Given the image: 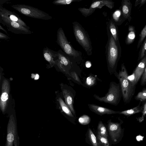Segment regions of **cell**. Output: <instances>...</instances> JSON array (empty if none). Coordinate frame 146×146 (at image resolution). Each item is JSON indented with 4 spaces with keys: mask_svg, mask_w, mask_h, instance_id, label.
Segmentation results:
<instances>
[{
    "mask_svg": "<svg viewBox=\"0 0 146 146\" xmlns=\"http://www.w3.org/2000/svg\"><path fill=\"white\" fill-rule=\"evenodd\" d=\"M89 109L98 115H102L104 114H119L120 111H115L112 110L101 107L93 104H88Z\"/></svg>",
    "mask_w": 146,
    "mask_h": 146,
    "instance_id": "obj_15",
    "label": "cell"
},
{
    "mask_svg": "<svg viewBox=\"0 0 146 146\" xmlns=\"http://www.w3.org/2000/svg\"><path fill=\"white\" fill-rule=\"evenodd\" d=\"M108 40L106 45V54L108 70L110 73L118 74L116 70L121 55V48L119 41H116L107 28Z\"/></svg>",
    "mask_w": 146,
    "mask_h": 146,
    "instance_id": "obj_1",
    "label": "cell"
},
{
    "mask_svg": "<svg viewBox=\"0 0 146 146\" xmlns=\"http://www.w3.org/2000/svg\"><path fill=\"white\" fill-rule=\"evenodd\" d=\"M143 107L140 106V103L137 106L130 109L120 111L119 114L127 116H129L139 113H142Z\"/></svg>",
    "mask_w": 146,
    "mask_h": 146,
    "instance_id": "obj_21",
    "label": "cell"
},
{
    "mask_svg": "<svg viewBox=\"0 0 146 146\" xmlns=\"http://www.w3.org/2000/svg\"><path fill=\"white\" fill-rule=\"evenodd\" d=\"M143 137L140 136H138L137 137V139L138 141H139L141 140H142Z\"/></svg>",
    "mask_w": 146,
    "mask_h": 146,
    "instance_id": "obj_41",
    "label": "cell"
},
{
    "mask_svg": "<svg viewBox=\"0 0 146 146\" xmlns=\"http://www.w3.org/2000/svg\"><path fill=\"white\" fill-rule=\"evenodd\" d=\"M10 88L9 81L6 79H4L2 83L0 100V108L3 113L5 112L7 106Z\"/></svg>",
    "mask_w": 146,
    "mask_h": 146,
    "instance_id": "obj_10",
    "label": "cell"
},
{
    "mask_svg": "<svg viewBox=\"0 0 146 146\" xmlns=\"http://www.w3.org/2000/svg\"><path fill=\"white\" fill-rule=\"evenodd\" d=\"M79 123L82 125H86L89 124L90 121V118L87 115H83L78 119Z\"/></svg>",
    "mask_w": 146,
    "mask_h": 146,
    "instance_id": "obj_32",
    "label": "cell"
},
{
    "mask_svg": "<svg viewBox=\"0 0 146 146\" xmlns=\"http://www.w3.org/2000/svg\"><path fill=\"white\" fill-rule=\"evenodd\" d=\"M146 37V25L141 31L139 35V39L137 46V49H138L140 47Z\"/></svg>",
    "mask_w": 146,
    "mask_h": 146,
    "instance_id": "obj_25",
    "label": "cell"
},
{
    "mask_svg": "<svg viewBox=\"0 0 146 146\" xmlns=\"http://www.w3.org/2000/svg\"><path fill=\"white\" fill-rule=\"evenodd\" d=\"M122 96L120 83L113 82L110 83L108 91L104 96L100 97L95 94L94 95V98L98 101L115 106L119 103Z\"/></svg>",
    "mask_w": 146,
    "mask_h": 146,
    "instance_id": "obj_5",
    "label": "cell"
},
{
    "mask_svg": "<svg viewBox=\"0 0 146 146\" xmlns=\"http://www.w3.org/2000/svg\"><path fill=\"white\" fill-rule=\"evenodd\" d=\"M56 42L63 52L74 58L76 62L78 63L82 60V52L74 48L68 40L61 27L59 28L57 31Z\"/></svg>",
    "mask_w": 146,
    "mask_h": 146,
    "instance_id": "obj_3",
    "label": "cell"
},
{
    "mask_svg": "<svg viewBox=\"0 0 146 146\" xmlns=\"http://www.w3.org/2000/svg\"><path fill=\"white\" fill-rule=\"evenodd\" d=\"M116 77L119 81L124 102L128 103L134 94L136 84L129 78L124 63L122 64L121 70Z\"/></svg>",
    "mask_w": 146,
    "mask_h": 146,
    "instance_id": "obj_2",
    "label": "cell"
},
{
    "mask_svg": "<svg viewBox=\"0 0 146 146\" xmlns=\"http://www.w3.org/2000/svg\"><path fill=\"white\" fill-rule=\"evenodd\" d=\"M146 64V55L139 62L132 74L129 76L136 84L142 76Z\"/></svg>",
    "mask_w": 146,
    "mask_h": 146,
    "instance_id": "obj_12",
    "label": "cell"
},
{
    "mask_svg": "<svg viewBox=\"0 0 146 146\" xmlns=\"http://www.w3.org/2000/svg\"><path fill=\"white\" fill-rule=\"evenodd\" d=\"M143 107V110L142 112V115L141 117L138 118L139 121L141 122L144 119L145 116L146 115V102L145 103Z\"/></svg>",
    "mask_w": 146,
    "mask_h": 146,
    "instance_id": "obj_36",
    "label": "cell"
},
{
    "mask_svg": "<svg viewBox=\"0 0 146 146\" xmlns=\"http://www.w3.org/2000/svg\"><path fill=\"white\" fill-rule=\"evenodd\" d=\"M146 2V0H136L135 2V6L136 7L137 6L140 5L139 7H140L144 5Z\"/></svg>",
    "mask_w": 146,
    "mask_h": 146,
    "instance_id": "obj_37",
    "label": "cell"
},
{
    "mask_svg": "<svg viewBox=\"0 0 146 146\" xmlns=\"http://www.w3.org/2000/svg\"><path fill=\"white\" fill-rule=\"evenodd\" d=\"M58 57L56 61V65L60 70L69 76V71L76 65V61L74 58L68 56L61 50L58 51Z\"/></svg>",
    "mask_w": 146,
    "mask_h": 146,
    "instance_id": "obj_7",
    "label": "cell"
},
{
    "mask_svg": "<svg viewBox=\"0 0 146 146\" xmlns=\"http://www.w3.org/2000/svg\"><path fill=\"white\" fill-rule=\"evenodd\" d=\"M10 38L7 35H6L1 32H0V38L2 39L7 40Z\"/></svg>",
    "mask_w": 146,
    "mask_h": 146,
    "instance_id": "obj_38",
    "label": "cell"
},
{
    "mask_svg": "<svg viewBox=\"0 0 146 146\" xmlns=\"http://www.w3.org/2000/svg\"><path fill=\"white\" fill-rule=\"evenodd\" d=\"M146 55V37L141 45L139 52L138 61H139Z\"/></svg>",
    "mask_w": 146,
    "mask_h": 146,
    "instance_id": "obj_24",
    "label": "cell"
},
{
    "mask_svg": "<svg viewBox=\"0 0 146 146\" xmlns=\"http://www.w3.org/2000/svg\"><path fill=\"white\" fill-rule=\"evenodd\" d=\"M91 65V63L89 61H87L86 64V66L87 68L90 67Z\"/></svg>",
    "mask_w": 146,
    "mask_h": 146,
    "instance_id": "obj_39",
    "label": "cell"
},
{
    "mask_svg": "<svg viewBox=\"0 0 146 146\" xmlns=\"http://www.w3.org/2000/svg\"><path fill=\"white\" fill-rule=\"evenodd\" d=\"M128 32L125 39V43L129 45L133 43L135 37V27L132 25H129L128 28Z\"/></svg>",
    "mask_w": 146,
    "mask_h": 146,
    "instance_id": "obj_20",
    "label": "cell"
},
{
    "mask_svg": "<svg viewBox=\"0 0 146 146\" xmlns=\"http://www.w3.org/2000/svg\"><path fill=\"white\" fill-rule=\"evenodd\" d=\"M0 23L5 26L8 31L17 34H30L33 33L30 29L19 23L0 16Z\"/></svg>",
    "mask_w": 146,
    "mask_h": 146,
    "instance_id": "obj_9",
    "label": "cell"
},
{
    "mask_svg": "<svg viewBox=\"0 0 146 146\" xmlns=\"http://www.w3.org/2000/svg\"><path fill=\"white\" fill-rule=\"evenodd\" d=\"M42 53L44 59L49 63L50 67L55 65L58 57L57 51H54L45 46L43 49Z\"/></svg>",
    "mask_w": 146,
    "mask_h": 146,
    "instance_id": "obj_13",
    "label": "cell"
},
{
    "mask_svg": "<svg viewBox=\"0 0 146 146\" xmlns=\"http://www.w3.org/2000/svg\"><path fill=\"white\" fill-rule=\"evenodd\" d=\"M82 0H56L52 2V3L57 5H68L74 2H79Z\"/></svg>",
    "mask_w": 146,
    "mask_h": 146,
    "instance_id": "obj_27",
    "label": "cell"
},
{
    "mask_svg": "<svg viewBox=\"0 0 146 146\" xmlns=\"http://www.w3.org/2000/svg\"><path fill=\"white\" fill-rule=\"evenodd\" d=\"M132 4L129 0H122L121 2V12L122 16L125 19H128L130 22Z\"/></svg>",
    "mask_w": 146,
    "mask_h": 146,
    "instance_id": "obj_16",
    "label": "cell"
},
{
    "mask_svg": "<svg viewBox=\"0 0 146 146\" xmlns=\"http://www.w3.org/2000/svg\"><path fill=\"white\" fill-rule=\"evenodd\" d=\"M13 143L15 146H19L16 121L12 114L10 116L7 125L6 140L5 146H13Z\"/></svg>",
    "mask_w": 146,
    "mask_h": 146,
    "instance_id": "obj_8",
    "label": "cell"
},
{
    "mask_svg": "<svg viewBox=\"0 0 146 146\" xmlns=\"http://www.w3.org/2000/svg\"><path fill=\"white\" fill-rule=\"evenodd\" d=\"M97 142L102 146H110L109 141L107 138L102 137L97 135Z\"/></svg>",
    "mask_w": 146,
    "mask_h": 146,
    "instance_id": "obj_30",
    "label": "cell"
},
{
    "mask_svg": "<svg viewBox=\"0 0 146 146\" xmlns=\"http://www.w3.org/2000/svg\"><path fill=\"white\" fill-rule=\"evenodd\" d=\"M69 76L77 82L81 84V81L77 74L75 72H71L70 73Z\"/></svg>",
    "mask_w": 146,
    "mask_h": 146,
    "instance_id": "obj_34",
    "label": "cell"
},
{
    "mask_svg": "<svg viewBox=\"0 0 146 146\" xmlns=\"http://www.w3.org/2000/svg\"><path fill=\"white\" fill-rule=\"evenodd\" d=\"M11 6L22 14L27 17L44 20L52 19V17L48 14L30 6L24 4H16L12 5Z\"/></svg>",
    "mask_w": 146,
    "mask_h": 146,
    "instance_id": "obj_6",
    "label": "cell"
},
{
    "mask_svg": "<svg viewBox=\"0 0 146 146\" xmlns=\"http://www.w3.org/2000/svg\"><path fill=\"white\" fill-rule=\"evenodd\" d=\"M88 134L89 140L93 146H98V144L96 137L91 129L90 128H89L88 130Z\"/></svg>",
    "mask_w": 146,
    "mask_h": 146,
    "instance_id": "obj_28",
    "label": "cell"
},
{
    "mask_svg": "<svg viewBox=\"0 0 146 146\" xmlns=\"http://www.w3.org/2000/svg\"><path fill=\"white\" fill-rule=\"evenodd\" d=\"M97 135L106 138H107L108 137L106 128L101 121H100L98 123Z\"/></svg>",
    "mask_w": 146,
    "mask_h": 146,
    "instance_id": "obj_23",
    "label": "cell"
},
{
    "mask_svg": "<svg viewBox=\"0 0 146 146\" xmlns=\"http://www.w3.org/2000/svg\"><path fill=\"white\" fill-rule=\"evenodd\" d=\"M108 128L109 135L112 140L117 141L121 133V128L119 124L110 121L108 123Z\"/></svg>",
    "mask_w": 146,
    "mask_h": 146,
    "instance_id": "obj_14",
    "label": "cell"
},
{
    "mask_svg": "<svg viewBox=\"0 0 146 146\" xmlns=\"http://www.w3.org/2000/svg\"><path fill=\"white\" fill-rule=\"evenodd\" d=\"M122 15L121 11L117 10L115 11L112 15V20L117 25L120 22V17Z\"/></svg>",
    "mask_w": 146,
    "mask_h": 146,
    "instance_id": "obj_29",
    "label": "cell"
},
{
    "mask_svg": "<svg viewBox=\"0 0 146 146\" xmlns=\"http://www.w3.org/2000/svg\"><path fill=\"white\" fill-rule=\"evenodd\" d=\"M107 28H108L114 39L116 41L119 40L118 30L117 25L111 19L107 22Z\"/></svg>",
    "mask_w": 146,
    "mask_h": 146,
    "instance_id": "obj_19",
    "label": "cell"
},
{
    "mask_svg": "<svg viewBox=\"0 0 146 146\" xmlns=\"http://www.w3.org/2000/svg\"><path fill=\"white\" fill-rule=\"evenodd\" d=\"M58 101L62 111L68 116L73 117L72 113L62 99L61 98H59Z\"/></svg>",
    "mask_w": 146,
    "mask_h": 146,
    "instance_id": "obj_22",
    "label": "cell"
},
{
    "mask_svg": "<svg viewBox=\"0 0 146 146\" xmlns=\"http://www.w3.org/2000/svg\"><path fill=\"white\" fill-rule=\"evenodd\" d=\"M140 83L141 86H144L146 84V64L144 72L141 76Z\"/></svg>",
    "mask_w": 146,
    "mask_h": 146,
    "instance_id": "obj_35",
    "label": "cell"
},
{
    "mask_svg": "<svg viewBox=\"0 0 146 146\" xmlns=\"http://www.w3.org/2000/svg\"><path fill=\"white\" fill-rule=\"evenodd\" d=\"M0 29L4 31L6 34H8V33L6 30L4 29L1 25H0Z\"/></svg>",
    "mask_w": 146,
    "mask_h": 146,
    "instance_id": "obj_40",
    "label": "cell"
},
{
    "mask_svg": "<svg viewBox=\"0 0 146 146\" xmlns=\"http://www.w3.org/2000/svg\"><path fill=\"white\" fill-rule=\"evenodd\" d=\"M78 10L81 12L83 15L86 17L92 15L95 11L96 9L80 7L78 8Z\"/></svg>",
    "mask_w": 146,
    "mask_h": 146,
    "instance_id": "obj_26",
    "label": "cell"
},
{
    "mask_svg": "<svg viewBox=\"0 0 146 146\" xmlns=\"http://www.w3.org/2000/svg\"><path fill=\"white\" fill-rule=\"evenodd\" d=\"M135 99L140 101L146 100V88L143 89L142 91L139 92L136 96Z\"/></svg>",
    "mask_w": 146,
    "mask_h": 146,
    "instance_id": "obj_31",
    "label": "cell"
},
{
    "mask_svg": "<svg viewBox=\"0 0 146 146\" xmlns=\"http://www.w3.org/2000/svg\"><path fill=\"white\" fill-rule=\"evenodd\" d=\"M96 82V79L92 76H90L86 79V83L88 86H92L94 85Z\"/></svg>",
    "mask_w": 146,
    "mask_h": 146,
    "instance_id": "obj_33",
    "label": "cell"
},
{
    "mask_svg": "<svg viewBox=\"0 0 146 146\" xmlns=\"http://www.w3.org/2000/svg\"><path fill=\"white\" fill-rule=\"evenodd\" d=\"M61 88L66 104L68 107L72 114L75 115V111L73 106V98L72 92L69 90L63 88L61 86Z\"/></svg>",
    "mask_w": 146,
    "mask_h": 146,
    "instance_id": "obj_17",
    "label": "cell"
},
{
    "mask_svg": "<svg viewBox=\"0 0 146 146\" xmlns=\"http://www.w3.org/2000/svg\"><path fill=\"white\" fill-rule=\"evenodd\" d=\"M114 2L111 0H102L97 1L93 3L89 8L96 9L97 8L101 9L103 6H106L110 9L114 7Z\"/></svg>",
    "mask_w": 146,
    "mask_h": 146,
    "instance_id": "obj_18",
    "label": "cell"
},
{
    "mask_svg": "<svg viewBox=\"0 0 146 146\" xmlns=\"http://www.w3.org/2000/svg\"><path fill=\"white\" fill-rule=\"evenodd\" d=\"M0 16L12 21L17 22L28 29H30V27L27 25L19 15L14 12H12L3 7L2 6H0Z\"/></svg>",
    "mask_w": 146,
    "mask_h": 146,
    "instance_id": "obj_11",
    "label": "cell"
},
{
    "mask_svg": "<svg viewBox=\"0 0 146 146\" xmlns=\"http://www.w3.org/2000/svg\"><path fill=\"white\" fill-rule=\"evenodd\" d=\"M73 32L76 39L88 55L92 53V43L87 32L78 22L72 23Z\"/></svg>",
    "mask_w": 146,
    "mask_h": 146,
    "instance_id": "obj_4",
    "label": "cell"
}]
</instances>
